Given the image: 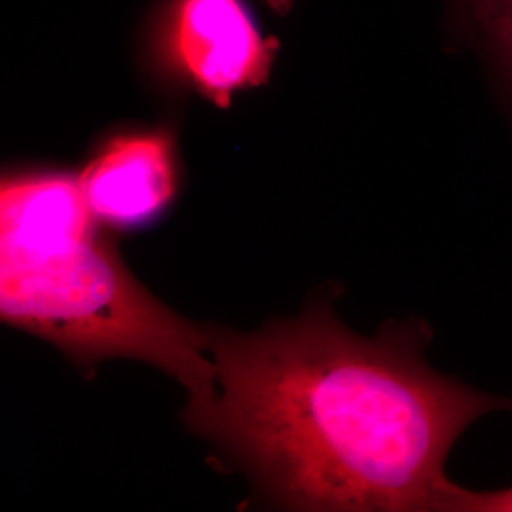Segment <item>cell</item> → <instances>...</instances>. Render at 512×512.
I'll list each match as a JSON object with an SVG mask.
<instances>
[{"label":"cell","instance_id":"1","mask_svg":"<svg viewBox=\"0 0 512 512\" xmlns=\"http://www.w3.org/2000/svg\"><path fill=\"white\" fill-rule=\"evenodd\" d=\"M429 338L420 321L355 334L329 304L253 334L213 329V393L184 420L293 509L444 512L452 448L512 399L437 372Z\"/></svg>","mask_w":512,"mask_h":512},{"label":"cell","instance_id":"2","mask_svg":"<svg viewBox=\"0 0 512 512\" xmlns=\"http://www.w3.org/2000/svg\"><path fill=\"white\" fill-rule=\"evenodd\" d=\"M78 179L35 171L0 188V317L78 365L139 359L177 378L188 401L213 393V329L169 310L129 274L97 228Z\"/></svg>","mask_w":512,"mask_h":512},{"label":"cell","instance_id":"3","mask_svg":"<svg viewBox=\"0 0 512 512\" xmlns=\"http://www.w3.org/2000/svg\"><path fill=\"white\" fill-rule=\"evenodd\" d=\"M171 35L179 67L220 107L268 78L274 46L260 37L239 0H181Z\"/></svg>","mask_w":512,"mask_h":512},{"label":"cell","instance_id":"4","mask_svg":"<svg viewBox=\"0 0 512 512\" xmlns=\"http://www.w3.org/2000/svg\"><path fill=\"white\" fill-rule=\"evenodd\" d=\"M93 217L114 230H137L158 219L177 190L175 152L164 131L110 139L78 177Z\"/></svg>","mask_w":512,"mask_h":512},{"label":"cell","instance_id":"5","mask_svg":"<svg viewBox=\"0 0 512 512\" xmlns=\"http://www.w3.org/2000/svg\"><path fill=\"white\" fill-rule=\"evenodd\" d=\"M450 50L478 63L512 114V0H440Z\"/></svg>","mask_w":512,"mask_h":512},{"label":"cell","instance_id":"6","mask_svg":"<svg viewBox=\"0 0 512 512\" xmlns=\"http://www.w3.org/2000/svg\"><path fill=\"white\" fill-rule=\"evenodd\" d=\"M444 512H512V486L501 490H471L454 482Z\"/></svg>","mask_w":512,"mask_h":512},{"label":"cell","instance_id":"7","mask_svg":"<svg viewBox=\"0 0 512 512\" xmlns=\"http://www.w3.org/2000/svg\"><path fill=\"white\" fill-rule=\"evenodd\" d=\"M272 2H274V4H277V6H279V8H281V6H283V4H287V2H289V0H272Z\"/></svg>","mask_w":512,"mask_h":512}]
</instances>
